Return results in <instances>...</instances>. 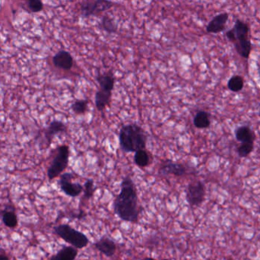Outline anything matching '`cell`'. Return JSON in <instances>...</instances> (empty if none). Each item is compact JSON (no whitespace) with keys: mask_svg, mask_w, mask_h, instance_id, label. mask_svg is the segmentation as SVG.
Wrapping results in <instances>:
<instances>
[{"mask_svg":"<svg viewBox=\"0 0 260 260\" xmlns=\"http://www.w3.org/2000/svg\"><path fill=\"white\" fill-rule=\"evenodd\" d=\"M244 82L243 78L240 76H233L229 79L228 87L233 92H239L243 89Z\"/></svg>","mask_w":260,"mask_h":260,"instance_id":"603a6c76","label":"cell"},{"mask_svg":"<svg viewBox=\"0 0 260 260\" xmlns=\"http://www.w3.org/2000/svg\"><path fill=\"white\" fill-rule=\"evenodd\" d=\"M53 62L56 67L63 70H70L73 66L74 60L68 51H60L53 58Z\"/></svg>","mask_w":260,"mask_h":260,"instance_id":"4fadbf2b","label":"cell"},{"mask_svg":"<svg viewBox=\"0 0 260 260\" xmlns=\"http://www.w3.org/2000/svg\"><path fill=\"white\" fill-rule=\"evenodd\" d=\"M115 5L109 0H84L80 5L81 15L85 18L97 16L112 9Z\"/></svg>","mask_w":260,"mask_h":260,"instance_id":"5b68a950","label":"cell"},{"mask_svg":"<svg viewBox=\"0 0 260 260\" xmlns=\"http://www.w3.org/2000/svg\"><path fill=\"white\" fill-rule=\"evenodd\" d=\"M194 126L197 129H206L211 125L209 114L205 111H200L195 115L193 119Z\"/></svg>","mask_w":260,"mask_h":260,"instance_id":"ffe728a7","label":"cell"},{"mask_svg":"<svg viewBox=\"0 0 260 260\" xmlns=\"http://www.w3.org/2000/svg\"><path fill=\"white\" fill-rule=\"evenodd\" d=\"M79 250L72 246L63 247L49 260H76Z\"/></svg>","mask_w":260,"mask_h":260,"instance_id":"2e32d148","label":"cell"},{"mask_svg":"<svg viewBox=\"0 0 260 260\" xmlns=\"http://www.w3.org/2000/svg\"><path fill=\"white\" fill-rule=\"evenodd\" d=\"M249 33H250V28L248 25L238 19L235 23L233 29L226 32V37L233 44L238 40L249 38Z\"/></svg>","mask_w":260,"mask_h":260,"instance_id":"ba28073f","label":"cell"},{"mask_svg":"<svg viewBox=\"0 0 260 260\" xmlns=\"http://www.w3.org/2000/svg\"><path fill=\"white\" fill-rule=\"evenodd\" d=\"M233 44H234L236 51L240 57L244 59H249L252 50V44L250 37L236 41L233 43Z\"/></svg>","mask_w":260,"mask_h":260,"instance_id":"d6986e66","label":"cell"},{"mask_svg":"<svg viewBox=\"0 0 260 260\" xmlns=\"http://www.w3.org/2000/svg\"><path fill=\"white\" fill-rule=\"evenodd\" d=\"M88 108V100L82 99L75 101L71 106V109L76 115H84Z\"/></svg>","mask_w":260,"mask_h":260,"instance_id":"cb8c5ba5","label":"cell"},{"mask_svg":"<svg viewBox=\"0 0 260 260\" xmlns=\"http://www.w3.org/2000/svg\"><path fill=\"white\" fill-rule=\"evenodd\" d=\"M67 131V126L62 121L54 120L51 122L44 132L46 140H47V146L51 145L54 138L57 135L60 133H65Z\"/></svg>","mask_w":260,"mask_h":260,"instance_id":"7c38bea8","label":"cell"},{"mask_svg":"<svg viewBox=\"0 0 260 260\" xmlns=\"http://www.w3.org/2000/svg\"><path fill=\"white\" fill-rule=\"evenodd\" d=\"M119 145L125 152H136L145 149L148 135L144 129L136 123H129L122 126L119 132Z\"/></svg>","mask_w":260,"mask_h":260,"instance_id":"7a4b0ae2","label":"cell"},{"mask_svg":"<svg viewBox=\"0 0 260 260\" xmlns=\"http://www.w3.org/2000/svg\"><path fill=\"white\" fill-rule=\"evenodd\" d=\"M151 154L145 149L139 150L135 152L134 162L138 167L146 168L151 163Z\"/></svg>","mask_w":260,"mask_h":260,"instance_id":"44dd1931","label":"cell"},{"mask_svg":"<svg viewBox=\"0 0 260 260\" xmlns=\"http://www.w3.org/2000/svg\"><path fill=\"white\" fill-rule=\"evenodd\" d=\"M235 137L236 140L241 143H254L255 140V134L252 131L249 126H243L236 129L235 131Z\"/></svg>","mask_w":260,"mask_h":260,"instance_id":"e0dca14e","label":"cell"},{"mask_svg":"<svg viewBox=\"0 0 260 260\" xmlns=\"http://www.w3.org/2000/svg\"><path fill=\"white\" fill-rule=\"evenodd\" d=\"M69 154L70 151L69 146L62 144L58 147L52 163L47 170V176L51 181L62 174V172L67 168L69 165Z\"/></svg>","mask_w":260,"mask_h":260,"instance_id":"277c9868","label":"cell"},{"mask_svg":"<svg viewBox=\"0 0 260 260\" xmlns=\"http://www.w3.org/2000/svg\"><path fill=\"white\" fill-rule=\"evenodd\" d=\"M115 215L129 223L137 224L140 219V207L137 188L131 176L123 178L120 184V192L113 204Z\"/></svg>","mask_w":260,"mask_h":260,"instance_id":"6da1fadb","label":"cell"},{"mask_svg":"<svg viewBox=\"0 0 260 260\" xmlns=\"http://www.w3.org/2000/svg\"><path fill=\"white\" fill-rule=\"evenodd\" d=\"M95 188H94V180L92 179H87L84 184V198L88 200L92 198L94 196Z\"/></svg>","mask_w":260,"mask_h":260,"instance_id":"484cf974","label":"cell"},{"mask_svg":"<svg viewBox=\"0 0 260 260\" xmlns=\"http://www.w3.org/2000/svg\"><path fill=\"white\" fill-rule=\"evenodd\" d=\"M254 148V143H241L237 148V153H238L239 156L241 158H246L253 151Z\"/></svg>","mask_w":260,"mask_h":260,"instance_id":"d4e9b609","label":"cell"},{"mask_svg":"<svg viewBox=\"0 0 260 260\" xmlns=\"http://www.w3.org/2000/svg\"><path fill=\"white\" fill-rule=\"evenodd\" d=\"M229 19V14L227 12L217 15L208 24V26H206V31L210 34H218L224 31Z\"/></svg>","mask_w":260,"mask_h":260,"instance_id":"30bf717a","label":"cell"},{"mask_svg":"<svg viewBox=\"0 0 260 260\" xmlns=\"http://www.w3.org/2000/svg\"><path fill=\"white\" fill-rule=\"evenodd\" d=\"M160 173L173 175L175 176L181 177L189 173V171L188 168H186L184 165L176 163L170 160H166L160 166Z\"/></svg>","mask_w":260,"mask_h":260,"instance_id":"9c48e42d","label":"cell"},{"mask_svg":"<svg viewBox=\"0 0 260 260\" xmlns=\"http://www.w3.org/2000/svg\"><path fill=\"white\" fill-rule=\"evenodd\" d=\"M74 174L72 173H65L60 175L59 186L61 190L68 197H78L84 191V186L79 183H72Z\"/></svg>","mask_w":260,"mask_h":260,"instance_id":"52a82bcc","label":"cell"},{"mask_svg":"<svg viewBox=\"0 0 260 260\" xmlns=\"http://www.w3.org/2000/svg\"><path fill=\"white\" fill-rule=\"evenodd\" d=\"M29 9L32 12H39L42 10L44 5L41 0H25Z\"/></svg>","mask_w":260,"mask_h":260,"instance_id":"4316f807","label":"cell"},{"mask_svg":"<svg viewBox=\"0 0 260 260\" xmlns=\"http://www.w3.org/2000/svg\"><path fill=\"white\" fill-rule=\"evenodd\" d=\"M205 186L202 182L200 180L191 182L186 187V202L190 206H200L205 200Z\"/></svg>","mask_w":260,"mask_h":260,"instance_id":"8992f818","label":"cell"},{"mask_svg":"<svg viewBox=\"0 0 260 260\" xmlns=\"http://www.w3.org/2000/svg\"><path fill=\"white\" fill-rule=\"evenodd\" d=\"M54 232L64 241L69 243L72 247H76L78 250L85 248L88 245L89 239L87 236L67 224H62L54 227Z\"/></svg>","mask_w":260,"mask_h":260,"instance_id":"3957f363","label":"cell"},{"mask_svg":"<svg viewBox=\"0 0 260 260\" xmlns=\"http://www.w3.org/2000/svg\"><path fill=\"white\" fill-rule=\"evenodd\" d=\"M97 82L99 84L100 88L102 89L104 91L112 92L115 87V77L113 74V72H104V73H100L97 76Z\"/></svg>","mask_w":260,"mask_h":260,"instance_id":"5bb4252c","label":"cell"},{"mask_svg":"<svg viewBox=\"0 0 260 260\" xmlns=\"http://www.w3.org/2000/svg\"><path fill=\"white\" fill-rule=\"evenodd\" d=\"M111 97H112V92H108L99 88V90L96 92L94 97L95 106L97 111L101 112L106 109L107 107L111 104Z\"/></svg>","mask_w":260,"mask_h":260,"instance_id":"9a60e30c","label":"cell"},{"mask_svg":"<svg viewBox=\"0 0 260 260\" xmlns=\"http://www.w3.org/2000/svg\"><path fill=\"white\" fill-rule=\"evenodd\" d=\"M0 260H10L5 254H0Z\"/></svg>","mask_w":260,"mask_h":260,"instance_id":"83f0119b","label":"cell"},{"mask_svg":"<svg viewBox=\"0 0 260 260\" xmlns=\"http://www.w3.org/2000/svg\"><path fill=\"white\" fill-rule=\"evenodd\" d=\"M143 260H168V259H164V260H155V259L151 258V257H145V258L143 259Z\"/></svg>","mask_w":260,"mask_h":260,"instance_id":"f1b7e54d","label":"cell"},{"mask_svg":"<svg viewBox=\"0 0 260 260\" xmlns=\"http://www.w3.org/2000/svg\"><path fill=\"white\" fill-rule=\"evenodd\" d=\"M94 246L100 253L106 256L107 257H114L117 250L116 243L108 237H101L99 240L94 242Z\"/></svg>","mask_w":260,"mask_h":260,"instance_id":"8fae6325","label":"cell"},{"mask_svg":"<svg viewBox=\"0 0 260 260\" xmlns=\"http://www.w3.org/2000/svg\"><path fill=\"white\" fill-rule=\"evenodd\" d=\"M101 26L103 30H105L107 33L114 34L116 33L118 30V26L114 19L110 17L108 15H104L101 22Z\"/></svg>","mask_w":260,"mask_h":260,"instance_id":"7402d4cb","label":"cell"},{"mask_svg":"<svg viewBox=\"0 0 260 260\" xmlns=\"http://www.w3.org/2000/svg\"><path fill=\"white\" fill-rule=\"evenodd\" d=\"M2 222L4 225L9 229H15L19 225V218L15 212V210L12 208H5L2 212Z\"/></svg>","mask_w":260,"mask_h":260,"instance_id":"ac0fdd59","label":"cell"}]
</instances>
